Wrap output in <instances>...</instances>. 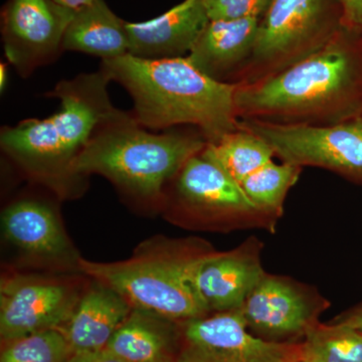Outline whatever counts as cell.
<instances>
[{
  "label": "cell",
  "instance_id": "cell-10",
  "mask_svg": "<svg viewBox=\"0 0 362 362\" xmlns=\"http://www.w3.org/2000/svg\"><path fill=\"white\" fill-rule=\"evenodd\" d=\"M80 296L73 286L54 279L23 274L6 276L0 284L2 343L61 329Z\"/></svg>",
  "mask_w": 362,
  "mask_h": 362
},
{
  "label": "cell",
  "instance_id": "cell-6",
  "mask_svg": "<svg viewBox=\"0 0 362 362\" xmlns=\"http://www.w3.org/2000/svg\"><path fill=\"white\" fill-rule=\"evenodd\" d=\"M338 0H272L259 20L254 49L233 84L263 80L320 49L342 28Z\"/></svg>",
  "mask_w": 362,
  "mask_h": 362
},
{
  "label": "cell",
  "instance_id": "cell-28",
  "mask_svg": "<svg viewBox=\"0 0 362 362\" xmlns=\"http://www.w3.org/2000/svg\"><path fill=\"white\" fill-rule=\"evenodd\" d=\"M282 362H314L308 358L301 349V345L294 344L289 354L286 356Z\"/></svg>",
  "mask_w": 362,
  "mask_h": 362
},
{
  "label": "cell",
  "instance_id": "cell-5",
  "mask_svg": "<svg viewBox=\"0 0 362 362\" xmlns=\"http://www.w3.org/2000/svg\"><path fill=\"white\" fill-rule=\"evenodd\" d=\"M206 251L190 240L156 238L125 261L80 258L78 271L118 293L131 308L181 323L211 314L194 282L195 263Z\"/></svg>",
  "mask_w": 362,
  "mask_h": 362
},
{
  "label": "cell",
  "instance_id": "cell-9",
  "mask_svg": "<svg viewBox=\"0 0 362 362\" xmlns=\"http://www.w3.org/2000/svg\"><path fill=\"white\" fill-rule=\"evenodd\" d=\"M74 13L54 0H7L1 11L2 42L18 75L30 77L58 58Z\"/></svg>",
  "mask_w": 362,
  "mask_h": 362
},
{
  "label": "cell",
  "instance_id": "cell-22",
  "mask_svg": "<svg viewBox=\"0 0 362 362\" xmlns=\"http://www.w3.org/2000/svg\"><path fill=\"white\" fill-rule=\"evenodd\" d=\"M300 345L314 362H362V332L344 324L316 322Z\"/></svg>",
  "mask_w": 362,
  "mask_h": 362
},
{
  "label": "cell",
  "instance_id": "cell-26",
  "mask_svg": "<svg viewBox=\"0 0 362 362\" xmlns=\"http://www.w3.org/2000/svg\"><path fill=\"white\" fill-rule=\"evenodd\" d=\"M68 362H127L117 356L110 350L104 349L96 351L73 354Z\"/></svg>",
  "mask_w": 362,
  "mask_h": 362
},
{
  "label": "cell",
  "instance_id": "cell-16",
  "mask_svg": "<svg viewBox=\"0 0 362 362\" xmlns=\"http://www.w3.org/2000/svg\"><path fill=\"white\" fill-rule=\"evenodd\" d=\"M259 20L209 21L187 59L207 77L233 84L251 57Z\"/></svg>",
  "mask_w": 362,
  "mask_h": 362
},
{
  "label": "cell",
  "instance_id": "cell-4",
  "mask_svg": "<svg viewBox=\"0 0 362 362\" xmlns=\"http://www.w3.org/2000/svg\"><path fill=\"white\" fill-rule=\"evenodd\" d=\"M207 143L199 130L154 134L127 112L98 129L74 164V173L83 181L90 175L104 176L128 197L159 202L166 185Z\"/></svg>",
  "mask_w": 362,
  "mask_h": 362
},
{
  "label": "cell",
  "instance_id": "cell-11",
  "mask_svg": "<svg viewBox=\"0 0 362 362\" xmlns=\"http://www.w3.org/2000/svg\"><path fill=\"white\" fill-rule=\"evenodd\" d=\"M182 345L177 362H282L291 342L262 339L247 327L242 309L180 323Z\"/></svg>",
  "mask_w": 362,
  "mask_h": 362
},
{
  "label": "cell",
  "instance_id": "cell-29",
  "mask_svg": "<svg viewBox=\"0 0 362 362\" xmlns=\"http://www.w3.org/2000/svg\"><path fill=\"white\" fill-rule=\"evenodd\" d=\"M54 1L57 4H61V6L66 7V8L76 11L78 9L82 8V7L90 6L96 0H54Z\"/></svg>",
  "mask_w": 362,
  "mask_h": 362
},
{
  "label": "cell",
  "instance_id": "cell-23",
  "mask_svg": "<svg viewBox=\"0 0 362 362\" xmlns=\"http://www.w3.org/2000/svg\"><path fill=\"white\" fill-rule=\"evenodd\" d=\"M71 354L64 333L52 329L2 343L0 362H68Z\"/></svg>",
  "mask_w": 362,
  "mask_h": 362
},
{
  "label": "cell",
  "instance_id": "cell-20",
  "mask_svg": "<svg viewBox=\"0 0 362 362\" xmlns=\"http://www.w3.org/2000/svg\"><path fill=\"white\" fill-rule=\"evenodd\" d=\"M204 150L239 185L275 157L265 140L240 126L239 129L228 133L220 141L207 143Z\"/></svg>",
  "mask_w": 362,
  "mask_h": 362
},
{
  "label": "cell",
  "instance_id": "cell-31",
  "mask_svg": "<svg viewBox=\"0 0 362 362\" xmlns=\"http://www.w3.org/2000/svg\"><path fill=\"white\" fill-rule=\"evenodd\" d=\"M176 362H177V361H176Z\"/></svg>",
  "mask_w": 362,
  "mask_h": 362
},
{
  "label": "cell",
  "instance_id": "cell-27",
  "mask_svg": "<svg viewBox=\"0 0 362 362\" xmlns=\"http://www.w3.org/2000/svg\"><path fill=\"white\" fill-rule=\"evenodd\" d=\"M334 322L344 324L362 332V305L338 317Z\"/></svg>",
  "mask_w": 362,
  "mask_h": 362
},
{
  "label": "cell",
  "instance_id": "cell-13",
  "mask_svg": "<svg viewBox=\"0 0 362 362\" xmlns=\"http://www.w3.org/2000/svg\"><path fill=\"white\" fill-rule=\"evenodd\" d=\"M261 249L259 240L251 238L232 251L202 252L194 265V282L209 313L244 306L266 274Z\"/></svg>",
  "mask_w": 362,
  "mask_h": 362
},
{
  "label": "cell",
  "instance_id": "cell-7",
  "mask_svg": "<svg viewBox=\"0 0 362 362\" xmlns=\"http://www.w3.org/2000/svg\"><path fill=\"white\" fill-rule=\"evenodd\" d=\"M240 127L265 140L282 161L326 169L362 187V114L333 125L240 120Z\"/></svg>",
  "mask_w": 362,
  "mask_h": 362
},
{
  "label": "cell",
  "instance_id": "cell-25",
  "mask_svg": "<svg viewBox=\"0 0 362 362\" xmlns=\"http://www.w3.org/2000/svg\"><path fill=\"white\" fill-rule=\"evenodd\" d=\"M342 11L343 25L362 32V0H338Z\"/></svg>",
  "mask_w": 362,
  "mask_h": 362
},
{
  "label": "cell",
  "instance_id": "cell-14",
  "mask_svg": "<svg viewBox=\"0 0 362 362\" xmlns=\"http://www.w3.org/2000/svg\"><path fill=\"white\" fill-rule=\"evenodd\" d=\"M4 238L28 258L65 268H77L81 257L66 237L56 211L44 202L23 199L1 214Z\"/></svg>",
  "mask_w": 362,
  "mask_h": 362
},
{
  "label": "cell",
  "instance_id": "cell-30",
  "mask_svg": "<svg viewBox=\"0 0 362 362\" xmlns=\"http://www.w3.org/2000/svg\"><path fill=\"white\" fill-rule=\"evenodd\" d=\"M0 82H1V89L4 90L6 88V80H7V71L6 64H1L0 66Z\"/></svg>",
  "mask_w": 362,
  "mask_h": 362
},
{
  "label": "cell",
  "instance_id": "cell-18",
  "mask_svg": "<svg viewBox=\"0 0 362 362\" xmlns=\"http://www.w3.org/2000/svg\"><path fill=\"white\" fill-rule=\"evenodd\" d=\"M63 49L80 52L105 59L129 54L126 21L121 20L107 6L96 0L74 13L64 37Z\"/></svg>",
  "mask_w": 362,
  "mask_h": 362
},
{
  "label": "cell",
  "instance_id": "cell-24",
  "mask_svg": "<svg viewBox=\"0 0 362 362\" xmlns=\"http://www.w3.org/2000/svg\"><path fill=\"white\" fill-rule=\"evenodd\" d=\"M272 0H204L209 21L261 18Z\"/></svg>",
  "mask_w": 362,
  "mask_h": 362
},
{
  "label": "cell",
  "instance_id": "cell-3",
  "mask_svg": "<svg viewBox=\"0 0 362 362\" xmlns=\"http://www.w3.org/2000/svg\"><path fill=\"white\" fill-rule=\"evenodd\" d=\"M100 70L128 90L132 115L146 129L194 126L209 143L239 129L238 85L207 77L187 57L146 59L127 54L102 61Z\"/></svg>",
  "mask_w": 362,
  "mask_h": 362
},
{
  "label": "cell",
  "instance_id": "cell-2",
  "mask_svg": "<svg viewBox=\"0 0 362 362\" xmlns=\"http://www.w3.org/2000/svg\"><path fill=\"white\" fill-rule=\"evenodd\" d=\"M110 78L100 70L63 80L47 93L61 108L45 119H25L0 131V147L23 171L59 197L78 195L85 181L74 164L98 129L125 116L109 96Z\"/></svg>",
  "mask_w": 362,
  "mask_h": 362
},
{
  "label": "cell",
  "instance_id": "cell-12",
  "mask_svg": "<svg viewBox=\"0 0 362 362\" xmlns=\"http://www.w3.org/2000/svg\"><path fill=\"white\" fill-rule=\"evenodd\" d=\"M327 307L325 300L305 286L266 273L240 309L256 337L288 342L286 340L304 337Z\"/></svg>",
  "mask_w": 362,
  "mask_h": 362
},
{
  "label": "cell",
  "instance_id": "cell-19",
  "mask_svg": "<svg viewBox=\"0 0 362 362\" xmlns=\"http://www.w3.org/2000/svg\"><path fill=\"white\" fill-rule=\"evenodd\" d=\"M175 324L132 309L106 349L127 362H176Z\"/></svg>",
  "mask_w": 362,
  "mask_h": 362
},
{
  "label": "cell",
  "instance_id": "cell-17",
  "mask_svg": "<svg viewBox=\"0 0 362 362\" xmlns=\"http://www.w3.org/2000/svg\"><path fill=\"white\" fill-rule=\"evenodd\" d=\"M78 298L68 322L61 328L73 354L106 349L131 306L108 286L93 280Z\"/></svg>",
  "mask_w": 362,
  "mask_h": 362
},
{
  "label": "cell",
  "instance_id": "cell-15",
  "mask_svg": "<svg viewBox=\"0 0 362 362\" xmlns=\"http://www.w3.org/2000/svg\"><path fill=\"white\" fill-rule=\"evenodd\" d=\"M209 21L204 0H183L153 20L126 21L129 54L146 59L185 58Z\"/></svg>",
  "mask_w": 362,
  "mask_h": 362
},
{
  "label": "cell",
  "instance_id": "cell-21",
  "mask_svg": "<svg viewBox=\"0 0 362 362\" xmlns=\"http://www.w3.org/2000/svg\"><path fill=\"white\" fill-rule=\"evenodd\" d=\"M303 168L289 162L271 161L240 183L250 201L272 218H280L286 197Z\"/></svg>",
  "mask_w": 362,
  "mask_h": 362
},
{
  "label": "cell",
  "instance_id": "cell-1",
  "mask_svg": "<svg viewBox=\"0 0 362 362\" xmlns=\"http://www.w3.org/2000/svg\"><path fill=\"white\" fill-rule=\"evenodd\" d=\"M240 120L333 125L362 114V32L343 25L324 47L286 70L238 85Z\"/></svg>",
  "mask_w": 362,
  "mask_h": 362
},
{
  "label": "cell",
  "instance_id": "cell-8",
  "mask_svg": "<svg viewBox=\"0 0 362 362\" xmlns=\"http://www.w3.org/2000/svg\"><path fill=\"white\" fill-rule=\"evenodd\" d=\"M173 181L176 206L204 223L247 226L272 220L204 149L188 159Z\"/></svg>",
  "mask_w": 362,
  "mask_h": 362
}]
</instances>
